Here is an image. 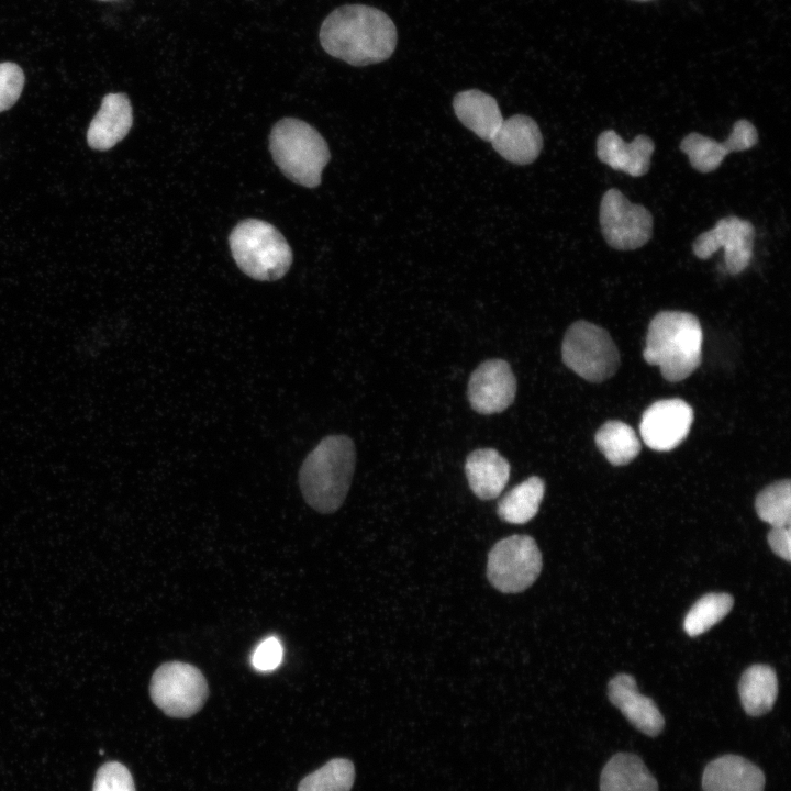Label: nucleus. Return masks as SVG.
Wrapping results in <instances>:
<instances>
[{
  "mask_svg": "<svg viewBox=\"0 0 791 791\" xmlns=\"http://www.w3.org/2000/svg\"><path fill=\"white\" fill-rule=\"evenodd\" d=\"M355 463L356 449L348 436L324 437L308 454L299 470L304 501L319 513L336 512L349 491Z\"/></svg>",
  "mask_w": 791,
  "mask_h": 791,
  "instance_id": "obj_2",
  "label": "nucleus"
},
{
  "mask_svg": "<svg viewBox=\"0 0 791 791\" xmlns=\"http://www.w3.org/2000/svg\"><path fill=\"white\" fill-rule=\"evenodd\" d=\"M542 553L527 535H512L499 541L488 555L487 576L503 593H517L531 587L541 573Z\"/></svg>",
  "mask_w": 791,
  "mask_h": 791,
  "instance_id": "obj_8",
  "label": "nucleus"
},
{
  "mask_svg": "<svg viewBox=\"0 0 791 791\" xmlns=\"http://www.w3.org/2000/svg\"><path fill=\"white\" fill-rule=\"evenodd\" d=\"M22 68L12 62L0 63V112L10 109L24 87Z\"/></svg>",
  "mask_w": 791,
  "mask_h": 791,
  "instance_id": "obj_29",
  "label": "nucleus"
},
{
  "mask_svg": "<svg viewBox=\"0 0 791 791\" xmlns=\"http://www.w3.org/2000/svg\"><path fill=\"white\" fill-rule=\"evenodd\" d=\"M149 695L166 715L187 718L202 709L209 697V686L199 668L174 660L161 664L154 671Z\"/></svg>",
  "mask_w": 791,
  "mask_h": 791,
  "instance_id": "obj_7",
  "label": "nucleus"
},
{
  "mask_svg": "<svg viewBox=\"0 0 791 791\" xmlns=\"http://www.w3.org/2000/svg\"><path fill=\"white\" fill-rule=\"evenodd\" d=\"M561 357L565 365L590 382L612 377L620 365V355L610 334L602 327L577 321L567 330Z\"/></svg>",
  "mask_w": 791,
  "mask_h": 791,
  "instance_id": "obj_6",
  "label": "nucleus"
},
{
  "mask_svg": "<svg viewBox=\"0 0 791 791\" xmlns=\"http://www.w3.org/2000/svg\"><path fill=\"white\" fill-rule=\"evenodd\" d=\"M600 791H658V783L637 755L619 753L601 772Z\"/></svg>",
  "mask_w": 791,
  "mask_h": 791,
  "instance_id": "obj_21",
  "label": "nucleus"
},
{
  "mask_svg": "<svg viewBox=\"0 0 791 791\" xmlns=\"http://www.w3.org/2000/svg\"><path fill=\"white\" fill-rule=\"evenodd\" d=\"M758 142V132L754 124L737 120L729 136L722 143L692 132L680 143V149L689 157L690 165L700 172H711L720 167L725 156L733 152L751 148Z\"/></svg>",
  "mask_w": 791,
  "mask_h": 791,
  "instance_id": "obj_13",
  "label": "nucleus"
},
{
  "mask_svg": "<svg viewBox=\"0 0 791 791\" xmlns=\"http://www.w3.org/2000/svg\"><path fill=\"white\" fill-rule=\"evenodd\" d=\"M635 1H650V0H635Z\"/></svg>",
  "mask_w": 791,
  "mask_h": 791,
  "instance_id": "obj_32",
  "label": "nucleus"
},
{
  "mask_svg": "<svg viewBox=\"0 0 791 791\" xmlns=\"http://www.w3.org/2000/svg\"><path fill=\"white\" fill-rule=\"evenodd\" d=\"M453 108L458 120L487 142H491L503 122L497 100L478 89L458 92Z\"/></svg>",
  "mask_w": 791,
  "mask_h": 791,
  "instance_id": "obj_20",
  "label": "nucleus"
},
{
  "mask_svg": "<svg viewBox=\"0 0 791 791\" xmlns=\"http://www.w3.org/2000/svg\"><path fill=\"white\" fill-rule=\"evenodd\" d=\"M99 1H114V0H99Z\"/></svg>",
  "mask_w": 791,
  "mask_h": 791,
  "instance_id": "obj_33",
  "label": "nucleus"
},
{
  "mask_svg": "<svg viewBox=\"0 0 791 791\" xmlns=\"http://www.w3.org/2000/svg\"><path fill=\"white\" fill-rule=\"evenodd\" d=\"M545 492L544 481L532 476L515 486L498 503L499 516L512 524L531 521L538 512Z\"/></svg>",
  "mask_w": 791,
  "mask_h": 791,
  "instance_id": "obj_23",
  "label": "nucleus"
},
{
  "mask_svg": "<svg viewBox=\"0 0 791 791\" xmlns=\"http://www.w3.org/2000/svg\"><path fill=\"white\" fill-rule=\"evenodd\" d=\"M515 393V376L503 359L486 360L470 376L468 400L480 414L504 411L514 401Z\"/></svg>",
  "mask_w": 791,
  "mask_h": 791,
  "instance_id": "obj_12",
  "label": "nucleus"
},
{
  "mask_svg": "<svg viewBox=\"0 0 791 791\" xmlns=\"http://www.w3.org/2000/svg\"><path fill=\"white\" fill-rule=\"evenodd\" d=\"M319 40L332 57L361 67L388 59L397 47L398 34L383 11L365 4H345L323 20Z\"/></svg>",
  "mask_w": 791,
  "mask_h": 791,
  "instance_id": "obj_1",
  "label": "nucleus"
},
{
  "mask_svg": "<svg viewBox=\"0 0 791 791\" xmlns=\"http://www.w3.org/2000/svg\"><path fill=\"white\" fill-rule=\"evenodd\" d=\"M702 327L695 315L661 311L650 321L643 357L658 366L662 377L677 382L688 378L701 364Z\"/></svg>",
  "mask_w": 791,
  "mask_h": 791,
  "instance_id": "obj_3",
  "label": "nucleus"
},
{
  "mask_svg": "<svg viewBox=\"0 0 791 791\" xmlns=\"http://www.w3.org/2000/svg\"><path fill=\"white\" fill-rule=\"evenodd\" d=\"M599 221L605 242L619 250L644 246L653 234V215L640 204L631 202L619 189L604 192Z\"/></svg>",
  "mask_w": 791,
  "mask_h": 791,
  "instance_id": "obj_9",
  "label": "nucleus"
},
{
  "mask_svg": "<svg viewBox=\"0 0 791 791\" xmlns=\"http://www.w3.org/2000/svg\"><path fill=\"white\" fill-rule=\"evenodd\" d=\"M92 791H135V786L124 765L109 761L98 769Z\"/></svg>",
  "mask_w": 791,
  "mask_h": 791,
  "instance_id": "obj_28",
  "label": "nucleus"
},
{
  "mask_svg": "<svg viewBox=\"0 0 791 791\" xmlns=\"http://www.w3.org/2000/svg\"><path fill=\"white\" fill-rule=\"evenodd\" d=\"M654 149L653 140L645 134H639L631 143H626L615 131L606 130L597 140L599 160L633 177L647 174Z\"/></svg>",
  "mask_w": 791,
  "mask_h": 791,
  "instance_id": "obj_15",
  "label": "nucleus"
},
{
  "mask_svg": "<svg viewBox=\"0 0 791 791\" xmlns=\"http://www.w3.org/2000/svg\"><path fill=\"white\" fill-rule=\"evenodd\" d=\"M738 692L745 712L750 716L768 713L778 695V679L775 670L767 665L748 667L738 684Z\"/></svg>",
  "mask_w": 791,
  "mask_h": 791,
  "instance_id": "obj_22",
  "label": "nucleus"
},
{
  "mask_svg": "<svg viewBox=\"0 0 791 791\" xmlns=\"http://www.w3.org/2000/svg\"><path fill=\"white\" fill-rule=\"evenodd\" d=\"M755 227L748 220L737 216L720 219L709 231L701 233L692 249L700 259L710 258L716 250L724 248V260L731 275L745 270L753 258Z\"/></svg>",
  "mask_w": 791,
  "mask_h": 791,
  "instance_id": "obj_10",
  "label": "nucleus"
},
{
  "mask_svg": "<svg viewBox=\"0 0 791 791\" xmlns=\"http://www.w3.org/2000/svg\"><path fill=\"white\" fill-rule=\"evenodd\" d=\"M734 599L728 593H708L689 610L683 621L686 633L698 636L720 622L732 610Z\"/></svg>",
  "mask_w": 791,
  "mask_h": 791,
  "instance_id": "obj_25",
  "label": "nucleus"
},
{
  "mask_svg": "<svg viewBox=\"0 0 791 791\" xmlns=\"http://www.w3.org/2000/svg\"><path fill=\"white\" fill-rule=\"evenodd\" d=\"M765 775L759 767L737 755H724L709 762L702 775L703 791H764Z\"/></svg>",
  "mask_w": 791,
  "mask_h": 791,
  "instance_id": "obj_18",
  "label": "nucleus"
},
{
  "mask_svg": "<svg viewBox=\"0 0 791 791\" xmlns=\"http://www.w3.org/2000/svg\"><path fill=\"white\" fill-rule=\"evenodd\" d=\"M237 267L259 281L282 278L292 263V250L283 235L270 223L258 219L239 222L229 237Z\"/></svg>",
  "mask_w": 791,
  "mask_h": 791,
  "instance_id": "obj_5",
  "label": "nucleus"
},
{
  "mask_svg": "<svg viewBox=\"0 0 791 791\" xmlns=\"http://www.w3.org/2000/svg\"><path fill=\"white\" fill-rule=\"evenodd\" d=\"M491 143L495 152L508 161L528 165L538 157L543 136L532 118L516 114L503 120Z\"/></svg>",
  "mask_w": 791,
  "mask_h": 791,
  "instance_id": "obj_16",
  "label": "nucleus"
},
{
  "mask_svg": "<svg viewBox=\"0 0 791 791\" xmlns=\"http://www.w3.org/2000/svg\"><path fill=\"white\" fill-rule=\"evenodd\" d=\"M354 779L353 762L348 759L335 758L304 777L298 786V791H349Z\"/></svg>",
  "mask_w": 791,
  "mask_h": 791,
  "instance_id": "obj_27",
  "label": "nucleus"
},
{
  "mask_svg": "<svg viewBox=\"0 0 791 791\" xmlns=\"http://www.w3.org/2000/svg\"><path fill=\"white\" fill-rule=\"evenodd\" d=\"M283 648L277 637L264 639L255 649L252 664L259 671L276 669L282 661Z\"/></svg>",
  "mask_w": 791,
  "mask_h": 791,
  "instance_id": "obj_30",
  "label": "nucleus"
},
{
  "mask_svg": "<svg viewBox=\"0 0 791 791\" xmlns=\"http://www.w3.org/2000/svg\"><path fill=\"white\" fill-rule=\"evenodd\" d=\"M608 697L639 732L650 737L662 732L665 726L662 714L650 698L638 692L632 676L619 673L612 678L608 686Z\"/></svg>",
  "mask_w": 791,
  "mask_h": 791,
  "instance_id": "obj_14",
  "label": "nucleus"
},
{
  "mask_svg": "<svg viewBox=\"0 0 791 791\" xmlns=\"http://www.w3.org/2000/svg\"><path fill=\"white\" fill-rule=\"evenodd\" d=\"M269 149L282 174L308 188L321 183L322 171L331 157L323 136L307 122L294 118H285L274 125Z\"/></svg>",
  "mask_w": 791,
  "mask_h": 791,
  "instance_id": "obj_4",
  "label": "nucleus"
},
{
  "mask_svg": "<svg viewBox=\"0 0 791 791\" xmlns=\"http://www.w3.org/2000/svg\"><path fill=\"white\" fill-rule=\"evenodd\" d=\"M755 508L759 519L772 527L790 526V480H779L762 489L756 497Z\"/></svg>",
  "mask_w": 791,
  "mask_h": 791,
  "instance_id": "obj_26",
  "label": "nucleus"
},
{
  "mask_svg": "<svg viewBox=\"0 0 791 791\" xmlns=\"http://www.w3.org/2000/svg\"><path fill=\"white\" fill-rule=\"evenodd\" d=\"M595 444L608 461L614 466L631 463L640 452L634 430L622 421H608L595 433Z\"/></svg>",
  "mask_w": 791,
  "mask_h": 791,
  "instance_id": "obj_24",
  "label": "nucleus"
},
{
  "mask_svg": "<svg viewBox=\"0 0 791 791\" xmlns=\"http://www.w3.org/2000/svg\"><path fill=\"white\" fill-rule=\"evenodd\" d=\"M768 544L771 550L784 559L791 560V534L790 526H775L768 533Z\"/></svg>",
  "mask_w": 791,
  "mask_h": 791,
  "instance_id": "obj_31",
  "label": "nucleus"
},
{
  "mask_svg": "<svg viewBox=\"0 0 791 791\" xmlns=\"http://www.w3.org/2000/svg\"><path fill=\"white\" fill-rule=\"evenodd\" d=\"M132 124L133 110L127 96L108 93L88 127V145L98 151L110 149L127 135Z\"/></svg>",
  "mask_w": 791,
  "mask_h": 791,
  "instance_id": "obj_17",
  "label": "nucleus"
},
{
  "mask_svg": "<svg viewBox=\"0 0 791 791\" xmlns=\"http://www.w3.org/2000/svg\"><path fill=\"white\" fill-rule=\"evenodd\" d=\"M509 461L493 448H480L466 459L465 471L471 491L481 500L497 498L510 477Z\"/></svg>",
  "mask_w": 791,
  "mask_h": 791,
  "instance_id": "obj_19",
  "label": "nucleus"
},
{
  "mask_svg": "<svg viewBox=\"0 0 791 791\" xmlns=\"http://www.w3.org/2000/svg\"><path fill=\"white\" fill-rule=\"evenodd\" d=\"M692 422L693 410L686 401L678 398L664 399L644 411L639 432L649 448L668 452L686 439Z\"/></svg>",
  "mask_w": 791,
  "mask_h": 791,
  "instance_id": "obj_11",
  "label": "nucleus"
}]
</instances>
